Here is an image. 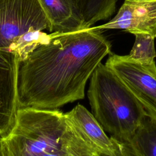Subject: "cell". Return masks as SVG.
I'll return each mask as SVG.
<instances>
[{"label": "cell", "mask_w": 156, "mask_h": 156, "mask_svg": "<svg viewBox=\"0 0 156 156\" xmlns=\"http://www.w3.org/2000/svg\"><path fill=\"white\" fill-rule=\"evenodd\" d=\"M87 96L92 114L118 141L128 142L148 116L127 86L101 63L90 77Z\"/></svg>", "instance_id": "obj_3"}, {"label": "cell", "mask_w": 156, "mask_h": 156, "mask_svg": "<svg viewBox=\"0 0 156 156\" xmlns=\"http://www.w3.org/2000/svg\"><path fill=\"white\" fill-rule=\"evenodd\" d=\"M105 65L112 69L156 121V65L144 64L128 55L110 52Z\"/></svg>", "instance_id": "obj_5"}, {"label": "cell", "mask_w": 156, "mask_h": 156, "mask_svg": "<svg viewBox=\"0 0 156 156\" xmlns=\"http://www.w3.org/2000/svg\"><path fill=\"white\" fill-rule=\"evenodd\" d=\"M50 23L51 33H69L83 29L78 0H38Z\"/></svg>", "instance_id": "obj_9"}, {"label": "cell", "mask_w": 156, "mask_h": 156, "mask_svg": "<svg viewBox=\"0 0 156 156\" xmlns=\"http://www.w3.org/2000/svg\"><path fill=\"white\" fill-rule=\"evenodd\" d=\"M97 30L120 29L133 35L147 34L156 38V0H125L117 14Z\"/></svg>", "instance_id": "obj_7"}, {"label": "cell", "mask_w": 156, "mask_h": 156, "mask_svg": "<svg viewBox=\"0 0 156 156\" xmlns=\"http://www.w3.org/2000/svg\"><path fill=\"white\" fill-rule=\"evenodd\" d=\"M111 43L91 27L69 33H51L20 63L19 108L58 109L82 99L88 80L111 52Z\"/></svg>", "instance_id": "obj_1"}, {"label": "cell", "mask_w": 156, "mask_h": 156, "mask_svg": "<svg viewBox=\"0 0 156 156\" xmlns=\"http://www.w3.org/2000/svg\"><path fill=\"white\" fill-rule=\"evenodd\" d=\"M71 125L91 146L102 154L113 155L116 150V140L108 137L92 113L78 104L65 113Z\"/></svg>", "instance_id": "obj_8"}, {"label": "cell", "mask_w": 156, "mask_h": 156, "mask_svg": "<svg viewBox=\"0 0 156 156\" xmlns=\"http://www.w3.org/2000/svg\"><path fill=\"white\" fill-rule=\"evenodd\" d=\"M98 156H135L130 147L126 142H122L116 140V150L114 154L109 155L100 154Z\"/></svg>", "instance_id": "obj_13"}, {"label": "cell", "mask_w": 156, "mask_h": 156, "mask_svg": "<svg viewBox=\"0 0 156 156\" xmlns=\"http://www.w3.org/2000/svg\"><path fill=\"white\" fill-rule=\"evenodd\" d=\"M20 60L13 52L0 49V138L12 129L19 109L18 74Z\"/></svg>", "instance_id": "obj_6"}, {"label": "cell", "mask_w": 156, "mask_h": 156, "mask_svg": "<svg viewBox=\"0 0 156 156\" xmlns=\"http://www.w3.org/2000/svg\"><path fill=\"white\" fill-rule=\"evenodd\" d=\"M0 156H2V154H1V142L0 140Z\"/></svg>", "instance_id": "obj_15"}, {"label": "cell", "mask_w": 156, "mask_h": 156, "mask_svg": "<svg viewBox=\"0 0 156 156\" xmlns=\"http://www.w3.org/2000/svg\"><path fill=\"white\" fill-rule=\"evenodd\" d=\"M135 40L128 57L135 61L151 64L155 62L156 51L154 46L155 38L147 34L139 33L134 35Z\"/></svg>", "instance_id": "obj_12"}, {"label": "cell", "mask_w": 156, "mask_h": 156, "mask_svg": "<svg viewBox=\"0 0 156 156\" xmlns=\"http://www.w3.org/2000/svg\"><path fill=\"white\" fill-rule=\"evenodd\" d=\"M83 27L89 28L94 23L109 18L115 11L116 0H78Z\"/></svg>", "instance_id": "obj_11"}, {"label": "cell", "mask_w": 156, "mask_h": 156, "mask_svg": "<svg viewBox=\"0 0 156 156\" xmlns=\"http://www.w3.org/2000/svg\"><path fill=\"white\" fill-rule=\"evenodd\" d=\"M101 153L96 150L90 149V150H87L82 152H80L75 156H98Z\"/></svg>", "instance_id": "obj_14"}, {"label": "cell", "mask_w": 156, "mask_h": 156, "mask_svg": "<svg viewBox=\"0 0 156 156\" xmlns=\"http://www.w3.org/2000/svg\"><path fill=\"white\" fill-rule=\"evenodd\" d=\"M50 23L38 0H0V49L16 54L20 62L48 43Z\"/></svg>", "instance_id": "obj_4"}, {"label": "cell", "mask_w": 156, "mask_h": 156, "mask_svg": "<svg viewBox=\"0 0 156 156\" xmlns=\"http://www.w3.org/2000/svg\"><path fill=\"white\" fill-rule=\"evenodd\" d=\"M127 143L135 156H156V121L147 116Z\"/></svg>", "instance_id": "obj_10"}, {"label": "cell", "mask_w": 156, "mask_h": 156, "mask_svg": "<svg viewBox=\"0 0 156 156\" xmlns=\"http://www.w3.org/2000/svg\"><path fill=\"white\" fill-rule=\"evenodd\" d=\"M0 140L2 156H75L98 151L58 109L19 108L12 129Z\"/></svg>", "instance_id": "obj_2"}]
</instances>
